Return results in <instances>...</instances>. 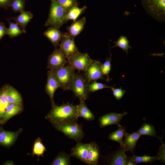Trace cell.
<instances>
[{
  "label": "cell",
  "mask_w": 165,
  "mask_h": 165,
  "mask_svg": "<svg viewBox=\"0 0 165 165\" xmlns=\"http://www.w3.org/2000/svg\"><path fill=\"white\" fill-rule=\"evenodd\" d=\"M51 106L45 118L52 125L77 122L79 117L77 105L67 103L59 106L56 104Z\"/></svg>",
  "instance_id": "6da1fadb"
},
{
  "label": "cell",
  "mask_w": 165,
  "mask_h": 165,
  "mask_svg": "<svg viewBox=\"0 0 165 165\" xmlns=\"http://www.w3.org/2000/svg\"><path fill=\"white\" fill-rule=\"evenodd\" d=\"M51 2L48 17L45 26H50L59 29L66 22L65 18L67 12L56 0H51Z\"/></svg>",
  "instance_id": "7a4b0ae2"
},
{
  "label": "cell",
  "mask_w": 165,
  "mask_h": 165,
  "mask_svg": "<svg viewBox=\"0 0 165 165\" xmlns=\"http://www.w3.org/2000/svg\"><path fill=\"white\" fill-rule=\"evenodd\" d=\"M145 9L151 16L159 21L165 18V0H141Z\"/></svg>",
  "instance_id": "3957f363"
},
{
  "label": "cell",
  "mask_w": 165,
  "mask_h": 165,
  "mask_svg": "<svg viewBox=\"0 0 165 165\" xmlns=\"http://www.w3.org/2000/svg\"><path fill=\"white\" fill-rule=\"evenodd\" d=\"M89 84L84 76L81 74H75L68 90L73 93L75 96L79 98L80 102H85L89 97Z\"/></svg>",
  "instance_id": "277c9868"
},
{
  "label": "cell",
  "mask_w": 165,
  "mask_h": 165,
  "mask_svg": "<svg viewBox=\"0 0 165 165\" xmlns=\"http://www.w3.org/2000/svg\"><path fill=\"white\" fill-rule=\"evenodd\" d=\"M52 71L60 87L65 91L68 90L75 74V70L68 64Z\"/></svg>",
  "instance_id": "5b68a950"
},
{
  "label": "cell",
  "mask_w": 165,
  "mask_h": 165,
  "mask_svg": "<svg viewBox=\"0 0 165 165\" xmlns=\"http://www.w3.org/2000/svg\"><path fill=\"white\" fill-rule=\"evenodd\" d=\"M53 126L56 130L61 132L67 137L76 142H80L84 137L82 126L77 122L54 124Z\"/></svg>",
  "instance_id": "8992f818"
},
{
  "label": "cell",
  "mask_w": 165,
  "mask_h": 165,
  "mask_svg": "<svg viewBox=\"0 0 165 165\" xmlns=\"http://www.w3.org/2000/svg\"><path fill=\"white\" fill-rule=\"evenodd\" d=\"M68 59V64L74 70L84 72L93 60L88 54L79 52Z\"/></svg>",
  "instance_id": "52a82bcc"
},
{
  "label": "cell",
  "mask_w": 165,
  "mask_h": 165,
  "mask_svg": "<svg viewBox=\"0 0 165 165\" xmlns=\"http://www.w3.org/2000/svg\"><path fill=\"white\" fill-rule=\"evenodd\" d=\"M59 45L60 49L67 59L79 52L75 42L74 38L68 33H63Z\"/></svg>",
  "instance_id": "ba28073f"
},
{
  "label": "cell",
  "mask_w": 165,
  "mask_h": 165,
  "mask_svg": "<svg viewBox=\"0 0 165 165\" xmlns=\"http://www.w3.org/2000/svg\"><path fill=\"white\" fill-rule=\"evenodd\" d=\"M101 64L98 60H92L84 72V76L89 83L98 79H106L103 76Z\"/></svg>",
  "instance_id": "9c48e42d"
},
{
  "label": "cell",
  "mask_w": 165,
  "mask_h": 165,
  "mask_svg": "<svg viewBox=\"0 0 165 165\" xmlns=\"http://www.w3.org/2000/svg\"><path fill=\"white\" fill-rule=\"evenodd\" d=\"M66 58L60 49L56 48L48 57L47 68L52 70L62 68L68 62Z\"/></svg>",
  "instance_id": "30bf717a"
},
{
  "label": "cell",
  "mask_w": 165,
  "mask_h": 165,
  "mask_svg": "<svg viewBox=\"0 0 165 165\" xmlns=\"http://www.w3.org/2000/svg\"><path fill=\"white\" fill-rule=\"evenodd\" d=\"M23 129H19L16 131H7L0 127V145L6 148L12 146L16 141Z\"/></svg>",
  "instance_id": "8fae6325"
},
{
  "label": "cell",
  "mask_w": 165,
  "mask_h": 165,
  "mask_svg": "<svg viewBox=\"0 0 165 165\" xmlns=\"http://www.w3.org/2000/svg\"><path fill=\"white\" fill-rule=\"evenodd\" d=\"M127 113V112H125L121 114L112 112L104 115L100 117L99 119L100 126L102 128L113 124L118 125L119 124L120 120Z\"/></svg>",
  "instance_id": "7c38bea8"
},
{
  "label": "cell",
  "mask_w": 165,
  "mask_h": 165,
  "mask_svg": "<svg viewBox=\"0 0 165 165\" xmlns=\"http://www.w3.org/2000/svg\"><path fill=\"white\" fill-rule=\"evenodd\" d=\"M89 147V143L77 142L76 144L71 149L70 156L75 157L86 164Z\"/></svg>",
  "instance_id": "4fadbf2b"
},
{
  "label": "cell",
  "mask_w": 165,
  "mask_h": 165,
  "mask_svg": "<svg viewBox=\"0 0 165 165\" xmlns=\"http://www.w3.org/2000/svg\"><path fill=\"white\" fill-rule=\"evenodd\" d=\"M59 87H60L59 84L55 78L52 70H50L47 72V79L45 86V91L49 96L51 105L55 104L54 101V95L56 90Z\"/></svg>",
  "instance_id": "5bb4252c"
},
{
  "label": "cell",
  "mask_w": 165,
  "mask_h": 165,
  "mask_svg": "<svg viewBox=\"0 0 165 165\" xmlns=\"http://www.w3.org/2000/svg\"><path fill=\"white\" fill-rule=\"evenodd\" d=\"M141 136L138 131L131 133H126L124 136L125 139L120 147H122L126 152L129 151L133 153L136 143Z\"/></svg>",
  "instance_id": "9a60e30c"
},
{
  "label": "cell",
  "mask_w": 165,
  "mask_h": 165,
  "mask_svg": "<svg viewBox=\"0 0 165 165\" xmlns=\"http://www.w3.org/2000/svg\"><path fill=\"white\" fill-rule=\"evenodd\" d=\"M43 35L56 48L61 40L63 33L59 28L51 26L44 32Z\"/></svg>",
  "instance_id": "2e32d148"
},
{
  "label": "cell",
  "mask_w": 165,
  "mask_h": 165,
  "mask_svg": "<svg viewBox=\"0 0 165 165\" xmlns=\"http://www.w3.org/2000/svg\"><path fill=\"white\" fill-rule=\"evenodd\" d=\"M90 144V147L87 157L86 163L90 165H97L98 164L100 156L99 146L94 142Z\"/></svg>",
  "instance_id": "e0dca14e"
},
{
  "label": "cell",
  "mask_w": 165,
  "mask_h": 165,
  "mask_svg": "<svg viewBox=\"0 0 165 165\" xmlns=\"http://www.w3.org/2000/svg\"><path fill=\"white\" fill-rule=\"evenodd\" d=\"M23 110V105L9 104L6 108L3 115L2 125L5 124L13 116L21 113Z\"/></svg>",
  "instance_id": "ac0fdd59"
},
{
  "label": "cell",
  "mask_w": 165,
  "mask_h": 165,
  "mask_svg": "<svg viewBox=\"0 0 165 165\" xmlns=\"http://www.w3.org/2000/svg\"><path fill=\"white\" fill-rule=\"evenodd\" d=\"M33 14L30 11H24L20 13L18 16L13 17L16 24L22 29L26 30V27L28 24L33 17Z\"/></svg>",
  "instance_id": "d6986e66"
},
{
  "label": "cell",
  "mask_w": 165,
  "mask_h": 165,
  "mask_svg": "<svg viewBox=\"0 0 165 165\" xmlns=\"http://www.w3.org/2000/svg\"><path fill=\"white\" fill-rule=\"evenodd\" d=\"M86 22V19L85 17L74 21L71 25L67 28L68 33L73 38L75 37L83 30Z\"/></svg>",
  "instance_id": "ffe728a7"
},
{
  "label": "cell",
  "mask_w": 165,
  "mask_h": 165,
  "mask_svg": "<svg viewBox=\"0 0 165 165\" xmlns=\"http://www.w3.org/2000/svg\"><path fill=\"white\" fill-rule=\"evenodd\" d=\"M6 95L7 101L9 104L23 105L22 99L20 94L12 86L8 85Z\"/></svg>",
  "instance_id": "44dd1931"
},
{
  "label": "cell",
  "mask_w": 165,
  "mask_h": 165,
  "mask_svg": "<svg viewBox=\"0 0 165 165\" xmlns=\"http://www.w3.org/2000/svg\"><path fill=\"white\" fill-rule=\"evenodd\" d=\"M77 106L79 117H82L87 121L94 120L95 116L86 106L85 102H80Z\"/></svg>",
  "instance_id": "7402d4cb"
},
{
  "label": "cell",
  "mask_w": 165,
  "mask_h": 165,
  "mask_svg": "<svg viewBox=\"0 0 165 165\" xmlns=\"http://www.w3.org/2000/svg\"><path fill=\"white\" fill-rule=\"evenodd\" d=\"M8 85L0 89V124L2 125L3 116L6 108L9 104L6 98V91Z\"/></svg>",
  "instance_id": "603a6c76"
},
{
  "label": "cell",
  "mask_w": 165,
  "mask_h": 165,
  "mask_svg": "<svg viewBox=\"0 0 165 165\" xmlns=\"http://www.w3.org/2000/svg\"><path fill=\"white\" fill-rule=\"evenodd\" d=\"M136 164L140 163H152L156 160H160L162 161H164L163 159L159 154L156 156H150L147 155H144L143 156H136L133 154V156L131 157L128 156Z\"/></svg>",
  "instance_id": "cb8c5ba5"
},
{
  "label": "cell",
  "mask_w": 165,
  "mask_h": 165,
  "mask_svg": "<svg viewBox=\"0 0 165 165\" xmlns=\"http://www.w3.org/2000/svg\"><path fill=\"white\" fill-rule=\"evenodd\" d=\"M117 126L119 127L118 129L110 133L108 138L111 140L118 142L120 146H121L123 144V137L127 133L125 127L123 126L120 124Z\"/></svg>",
  "instance_id": "d4e9b609"
},
{
  "label": "cell",
  "mask_w": 165,
  "mask_h": 165,
  "mask_svg": "<svg viewBox=\"0 0 165 165\" xmlns=\"http://www.w3.org/2000/svg\"><path fill=\"white\" fill-rule=\"evenodd\" d=\"M126 151L120 147L114 155L110 163L112 165H125L127 156L125 153Z\"/></svg>",
  "instance_id": "484cf974"
},
{
  "label": "cell",
  "mask_w": 165,
  "mask_h": 165,
  "mask_svg": "<svg viewBox=\"0 0 165 165\" xmlns=\"http://www.w3.org/2000/svg\"><path fill=\"white\" fill-rule=\"evenodd\" d=\"M70 155L62 152H59L50 163L52 165H70Z\"/></svg>",
  "instance_id": "4316f807"
},
{
  "label": "cell",
  "mask_w": 165,
  "mask_h": 165,
  "mask_svg": "<svg viewBox=\"0 0 165 165\" xmlns=\"http://www.w3.org/2000/svg\"><path fill=\"white\" fill-rule=\"evenodd\" d=\"M86 8L87 7L86 6L81 8H79L78 6L73 7L67 12L66 14L65 18L66 22L69 20H73L74 22L75 21Z\"/></svg>",
  "instance_id": "83f0119b"
},
{
  "label": "cell",
  "mask_w": 165,
  "mask_h": 165,
  "mask_svg": "<svg viewBox=\"0 0 165 165\" xmlns=\"http://www.w3.org/2000/svg\"><path fill=\"white\" fill-rule=\"evenodd\" d=\"M7 20L9 22V27L8 28L6 35L10 38H13L26 33V31L21 29L15 23L10 21L9 19Z\"/></svg>",
  "instance_id": "f1b7e54d"
},
{
  "label": "cell",
  "mask_w": 165,
  "mask_h": 165,
  "mask_svg": "<svg viewBox=\"0 0 165 165\" xmlns=\"http://www.w3.org/2000/svg\"><path fill=\"white\" fill-rule=\"evenodd\" d=\"M138 131L141 135H146L158 137L154 126L148 123H144Z\"/></svg>",
  "instance_id": "f546056e"
},
{
  "label": "cell",
  "mask_w": 165,
  "mask_h": 165,
  "mask_svg": "<svg viewBox=\"0 0 165 165\" xmlns=\"http://www.w3.org/2000/svg\"><path fill=\"white\" fill-rule=\"evenodd\" d=\"M115 45L112 47L111 48L119 46L123 50L125 51L127 54L128 53L129 49H131V46L129 45V41L125 36L122 35L120 36L118 39L116 41L113 42Z\"/></svg>",
  "instance_id": "4dcf8cb0"
},
{
  "label": "cell",
  "mask_w": 165,
  "mask_h": 165,
  "mask_svg": "<svg viewBox=\"0 0 165 165\" xmlns=\"http://www.w3.org/2000/svg\"><path fill=\"white\" fill-rule=\"evenodd\" d=\"M46 149L42 143L41 139L38 138L34 142L33 147V156L36 155L39 157L40 156H42Z\"/></svg>",
  "instance_id": "1f68e13d"
},
{
  "label": "cell",
  "mask_w": 165,
  "mask_h": 165,
  "mask_svg": "<svg viewBox=\"0 0 165 165\" xmlns=\"http://www.w3.org/2000/svg\"><path fill=\"white\" fill-rule=\"evenodd\" d=\"M112 86H108L105 84L98 82L95 81L89 84L88 91L89 93L94 92L104 88L111 89Z\"/></svg>",
  "instance_id": "d6a6232c"
},
{
  "label": "cell",
  "mask_w": 165,
  "mask_h": 165,
  "mask_svg": "<svg viewBox=\"0 0 165 165\" xmlns=\"http://www.w3.org/2000/svg\"><path fill=\"white\" fill-rule=\"evenodd\" d=\"M25 0H13L10 7L15 13L22 12L24 11Z\"/></svg>",
  "instance_id": "836d02e7"
},
{
  "label": "cell",
  "mask_w": 165,
  "mask_h": 165,
  "mask_svg": "<svg viewBox=\"0 0 165 165\" xmlns=\"http://www.w3.org/2000/svg\"><path fill=\"white\" fill-rule=\"evenodd\" d=\"M110 57L109 58H107L105 61L101 65L102 71L103 75L106 76L107 81H109L110 79L108 75L111 69V62L112 58V55L110 52Z\"/></svg>",
  "instance_id": "e575fe53"
},
{
  "label": "cell",
  "mask_w": 165,
  "mask_h": 165,
  "mask_svg": "<svg viewBox=\"0 0 165 165\" xmlns=\"http://www.w3.org/2000/svg\"><path fill=\"white\" fill-rule=\"evenodd\" d=\"M56 0L67 12L73 7L78 6V3L76 0Z\"/></svg>",
  "instance_id": "d590c367"
},
{
  "label": "cell",
  "mask_w": 165,
  "mask_h": 165,
  "mask_svg": "<svg viewBox=\"0 0 165 165\" xmlns=\"http://www.w3.org/2000/svg\"><path fill=\"white\" fill-rule=\"evenodd\" d=\"M111 89L114 96L118 100L120 99L126 92V90L122 89V88H115L114 86H112Z\"/></svg>",
  "instance_id": "8d00e7d4"
},
{
  "label": "cell",
  "mask_w": 165,
  "mask_h": 165,
  "mask_svg": "<svg viewBox=\"0 0 165 165\" xmlns=\"http://www.w3.org/2000/svg\"><path fill=\"white\" fill-rule=\"evenodd\" d=\"M13 0H0V8L7 9L10 7Z\"/></svg>",
  "instance_id": "74e56055"
},
{
  "label": "cell",
  "mask_w": 165,
  "mask_h": 165,
  "mask_svg": "<svg viewBox=\"0 0 165 165\" xmlns=\"http://www.w3.org/2000/svg\"><path fill=\"white\" fill-rule=\"evenodd\" d=\"M8 28L5 26L4 24L0 22V41L2 38L6 35Z\"/></svg>",
  "instance_id": "f35d334b"
},
{
  "label": "cell",
  "mask_w": 165,
  "mask_h": 165,
  "mask_svg": "<svg viewBox=\"0 0 165 165\" xmlns=\"http://www.w3.org/2000/svg\"><path fill=\"white\" fill-rule=\"evenodd\" d=\"M10 165L12 164H13V162L12 161H6V162H5V163H4L3 164L4 165Z\"/></svg>",
  "instance_id": "ab89813d"
}]
</instances>
